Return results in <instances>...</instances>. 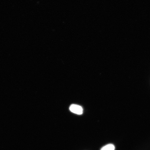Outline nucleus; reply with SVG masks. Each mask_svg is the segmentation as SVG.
<instances>
[{
    "label": "nucleus",
    "instance_id": "1",
    "mask_svg": "<svg viewBox=\"0 0 150 150\" xmlns=\"http://www.w3.org/2000/svg\"><path fill=\"white\" fill-rule=\"evenodd\" d=\"M70 110L71 112L78 115H81L83 113V108L81 106L76 104L71 105L70 107Z\"/></svg>",
    "mask_w": 150,
    "mask_h": 150
},
{
    "label": "nucleus",
    "instance_id": "2",
    "mask_svg": "<svg viewBox=\"0 0 150 150\" xmlns=\"http://www.w3.org/2000/svg\"><path fill=\"white\" fill-rule=\"evenodd\" d=\"M115 146L112 144H108L102 148L101 150H115Z\"/></svg>",
    "mask_w": 150,
    "mask_h": 150
}]
</instances>
